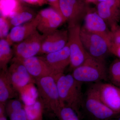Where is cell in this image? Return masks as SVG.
Returning <instances> with one entry per match:
<instances>
[{"label":"cell","instance_id":"cell-29","mask_svg":"<svg viewBox=\"0 0 120 120\" xmlns=\"http://www.w3.org/2000/svg\"><path fill=\"white\" fill-rule=\"evenodd\" d=\"M109 52L120 60V44L112 42L109 47Z\"/></svg>","mask_w":120,"mask_h":120},{"label":"cell","instance_id":"cell-34","mask_svg":"<svg viewBox=\"0 0 120 120\" xmlns=\"http://www.w3.org/2000/svg\"><path fill=\"white\" fill-rule=\"evenodd\" d=\"M87 2H97V0H86Z\"/></svg>","mask_w":120,"mask_h":120},{"label":"cell","instance_id":"cell-17","mask_svg":"<svg viewBox=\"0 0 120 120\" xmlns=\"http://www.w3.org/2000/svg\"><path fill=\"white\" fill-rule=\"evenodd\" d=\"M46 61L58 77L70 64V50L68 44L62 49L46 54L44 57Z\"/></svg>","mask_w":120,"mask_h":120},{"label":"cell","instance_id":"cell-22","mask_svg":"<svg viewBox=\"0 0 120 120\" xmlns=\"http://www.w3.org/2000/svg\"><path fill=\"white\" fill-rule=\"evenodd\" d=\"M24 109L27 120H42L44 105L41 102H34L31 105H26Z\"/></svg>","mask_w":120,"mask_h":120},{"label":"cell","instance_id":"cell-35","mask_svg":"<svg viewBox=\"0 0 120 120\" xmlns=\"http://www.w3.org/2000/svg\"><path fill=\"white\" fill-rule=\"evenodd\" d=\"M109 0H97V1L99 2H103V1H106Z\"/></svg>","mask_w":120,"mask_h":120},{"label":"cell","instance_id":"cell-7","mask_svg":"<svg viewBox=\"0 0 120 120\" xmlns=\"http://www.w3.org/2000/svg\"><path fill=\"white\" fill-rule=\"evenodd\" d=\"M45 35L37 30L27 38L13 45V50L16 60L22 62L24 60L36 56L41 52Z\"/></svg>","mask_w":120,"mask_h":120},{"label":"cell","instance_id":"cell-16","mask_svg":"<svg viewBox=\"0 0 120 120\" xmlns=\"http://www.w3.org/2000/svg\"><path fill=\"white\" fill-rule=\"evenodd\" d=\"M40 20V16L38 13L31 21L12 28L6 39L11 46L23 41L38 30Z\"/></svg>","mask_w":120,"mask_h":120},{"label":"cell","instance_id":"cell-26","mask_svg":"<svg viewBox=\"0 0 120 120\" xmlns=\"http://www.w3.org/2000/svg\"><path fill=\"white\" fill-rule=\"evenodd\" d=\"M24 107L22 102L17 99H11L7 102L5 105V111L8 116L17 110Z\"/></svg>","mask_w":120,"mask_h":120},{"label":"cell","instance_id":"cell-10","mask_svg":"<svg viewBox=\"0 0 120 120\" xmlns=\"http://www.w3.org/2000/svg\"><path fill=\"white\" fill-rule=\"evenodd\" d=\"M38 13L40 20L37 30L45 35L57 30L66 22L62 15L52 7L42 9Z\"/></svg>","mask_w":120,"mask_h":120},{"label":"cell","instance_id":"cell-9","mask_svg":"<svg viewBox=\"0 0 120 120\" xmlns=\"http://www.w3.org/2000/svg\"><path fill=\"white\" fill-rule=\"evenodd\" d=\"M8 69L9 76L14 88L20 92L30 84L35 83V80L30 75L22 61L12 58Z\"/></svg>","mask_w":120,"mask_h":120},{"label":"cell","instance_id":"cell-2","mask_svg":"<svg viewBox=\"0 0 120 120\" xmlns=\"http://www.w3.org/2000/svg\"><path fill=\"white\" fill-rule=\"evenodd\" d=\"M108 70L105 62L88 56L84 62L73 69L71 75L81 82H98L107 78Z\"/></svg>","mask_w":120,"mask_h":120},{"label":"cell","instance_id":"cell-15","mask_svg":"<svg viewBox=\"0 0 120 120\" xmlns=\"http://www.w3.org/2000/svg\"><path fill=\"white\" fill-rule=\"evenodd\" d=\"M97 12L110 28L120 20V1L109 0L99 2Z\"/></svg>","mask_w":120,"mask_h":120},{"label":"cell","instance_id":"cell-18","mask_svg":"<svg viewBox=\"0 0 120 120\" xmlns=\"http://www.w3.org/2000/svg\"><path fill=\"white\" fill-rule=\"evenodd\" d=\"M17 91L14 88L9 76L8 69L0 72V103L6 105L9 100L16 98Z\"/></svg>","mask_w":120,"mask_h":120},{"label":"cell","instance_id":"cell-3","mask_svg":"<svg viewBox=\"0 0 120 120\" xmlns=\"http://www.w3.org/2000/svg\"><path fill=\"white\" fill-rule=\"evenodd\" d=\"M35 83L44 107L55 114L62 106L56 79L51 76L42 77L35 79Z\"/></svg>","mask_w":120,"mask_h":120},{"label":"cell","instance_id":"cell-14","mask_svg":"<svg viewBox=\"0 0 120 120\" xmlns=\"http://www.w3.org/2000/svg\"><path fill=\"white\" fill-rule=\"evenodd\" d=\"M30 75L34 79L51 76L56 80L57 75L46 61L44 57L35 56L24 60L22 62Z\"/></svg>","mask_w":120,"mask_h":120},{"label":"cell","instance_id":"cell-11","mask_svg":"<svg viewBox=\"0 0 120 120\" xmlns=\"http://www.w3.org/2000/svg\"><path fill=\"white\" fill-rule=\"evenodd\" d=\"M102 101L114 112L120 113V88L111 83L94 84Z\"/></svg>","mask_w":120,"mask_h":120},{"label":"cell","instance_id":"cell-33","mask_svg":"<svg viewBox=\"0 0 120 120\" xmlns=\"http://www.w3.org/2000/svg\"><path fill=\"white\" fill-rule=\"evenodd\" d=\"M0 120H7V117L5 115L0 116Z\"/></svg>","mask_w":120,"mask_h":120},{"label":"cell","instance_id":"cell-27","mask_svg":"<svg viewBox=\"0 0 120 120\" xmlns=\"http://www.w3.org/2000/svg\"><path fill=\"white\" fill-rule=\"evenodd\" d=\"M8 117L10 120H27L26 113L24 107L13 112Z\"/></svg>","mask_w":120,"mask_h":120},{"label":"cell","instance_id":"cell-28","mask_svg":"<svg viewBox=\"0 0 120 120\" xmlns=\"http://www.w3.org/2000/svg\"><path fill=\"white\" fill-rule=\"evenodd\" d=\"M112 42L120 44V26L118 24L110 28Z\"/></svg>","mask_w":120,"mask_h":120},{"label":"cell","instance_id":"cell-6","mask_svg":"<svg viewBox=\"0 0 120 120\" xmlns=\"http://www.w3.org/2000/svg\"><path fill=\"white\" fill-rule=\"evenodd\" d=\"M84 104L87 112L97 120H109L119 114L102 101L94 85L87 90Z\"/></svg>","mask_w":120,"mask_h":120},{"label":"cell","instance_id":"cell-13","mask_svg":"<svg viewBox=\"0 0 120 120\" xmlns=\"http://www.w3.org/2000/svg\"><path fill=\"white\" fill-rule=\"evenodd\" d=\"M68 39V30L57 29L45 35L40 53L47 54L59 51L66 46Z\"/></svg>","mask_w":120,"mask_h":120},{"label":"cell","instance_id":"cell-24","mask_svg":"<svg viewBox=\"0 0 120 120\" xmlns=\"http://www.w3.org/2000/svg\"><path fill=\"white\" fill-rule=\"evenodd\" d=\"M54 115L59 120H80L77 113L72 108L67 106L60 107Z\"/></svg>","mask_w":120,"mask_h":120},{"label":"cell","instance_id":"cell-36","mask_svg":"<svg viewBox=\"0 0 120 120\" xmlns=\"http://www.w3.org/2000/svg\"></svg>","mask_w":120,"mask_h":120},{"label":"cell","instance_id":"cell-5","mask_svg":"<svg viewBox=\"0 0 120 120\" xmlns=\"http://www.w3.org/2000/svg\"><path fill=\"white\" fill-rule=\"evenodd\" d=\"M81 28L80 24L68 26V44L70 50V67L73 70L82 64L89 56L80 38Z\"/></svg>","mask_w":120,"mask_h":120},{"label":"cell","instance_id":"cell-19","mask_svg":"<svg viewBox=\"0 0 120 120\" xmlns=\"http://www.w3.org/2000/svg\"><path fill=\"white\" fill-rule=\"evenodd\" d=\"M37 14L32 9L24 5L14 16L8 18L11 29L31 21L36 17Z\"/></svg>","mask_w":120,"mask_h":120},{"label":"cell","instance_id":"cell-8","mask_svg":"<svg viewBox=\"0 0 120 120\" xmlns=\"http://www.w3.org/2000/svg\"><path fill=\"white\" fill-rule=\"evenodd\" d=\"M60 8L68 26L80 24L89 10L83 0H60Z\"/></svg>","mask_w":120,"mask_h":120},{"label":"cell","instance_id":"cell-1","mask_svg":"<svg viewBox=\"0 0 120 120\" xmlns=\"http://www.w3.org/2000/svg\"><path fill=\"white\" fill-rule=\"evenodd\" d=\"M56 81L62 106L71 107L80 117V110L84 103L82 91V83L74 79L71 74H63Z\"/></svg>","mask_w":120,"mask_h":120},{"label":"cell","instance_id":"cell-21","mask_svg":"<svg viewBox=\"0 0 120 120\" xmlns=\"http://www.w3.org/2000/svg\"><path fill=\"white\" fill-rule=\"evenodd\" d=\"M6 39L0 40V68L6 71L8 65L14 57L13 49Z\"/></svg>","mask_w":120,"mask_h":120},{"label":"cell","instance_id":"cell-4","mask_svg":"<svg viewBox=\"0 0 120 120\" xmlns=\"http://www.w3.org/2000/svg\"><path fill=\"white\" fill-rule=\"evenodd\" d=\"M80 36L84 49L88 54L95 59L105 62V58L110 53L107 42L103 37L88 31L81 27Z\"/></svg>","mask_w":120,"mask_h":120},{"label":"cell","instance_id":"cell-25","mask_svg":"<svg viewBox=\"0 0 120 120\" xmlns=\"http://www.w3.org/2000/svg\"><path fill=\"white\" fill-rule=\"evenodd\" d=\"M11 29L8 18L0 16V38L6 39Z\"/></svg>","mask_w":120,"mask_h":120},{"label":"cell","instance_id":"cell-12","mask_svg":"<svg viewBox=\"0 0 120 120\" xmlns=\"http://www.w3.org/2000/svg\"><path fill=\"white\" fill-rule=\"evenodd\" d=\"M84 19V23L83 26L88 31L103 37L109 47L112 42L110 29H109L107 24L97 12L89 10Z\"/></svg>","mask_w":120,"mask_h":120},{"label":"cell","instance_id":"cell-30","mask_svg":"<svg viewBox=\"0 0 120 120\" xmlns=\"http://www.w3.org/2000/svg\"><path fill=\"white\" fill-rule=\"evenodd\" d=\"M24 3L31 5L42 6L48 4L47 0H22Z\"/></svg>","mask_w":120,"mask_h":120},{"label":"cell","instance_id":"cell-20","mask_svg":"<svg viewBox=\"0 0 120 120\" xmlns=\"http://www.w3.org/2000/svg\"><path fill=\"white\" fill-rule=\"evenodd\" d=\"M22 0H0V16L8 18L13 17L24 5Z\"/></svg>","mask_w":120,"mask_h":120},{"label":"cell","instance_id":"cell-32","mask_svg":"<svg viewBox=\"0 0 120 120\" xmlns=\"http://www.w3.org/2000/svg\"><path fill=\"white\" fill-rule=\"evenodd\" d=\"M109 120H120V113L113 118Z\"/></svg>","mask_w":120,"mask_h":120},{"label":"cell","instance_id":"cell-23","mask_svg":"<svg viewBox=\"0 0 120 120\" xmlns=\"http://www.w3.org/2000/svg\"><path fill=\"white\" fill-rule=\"evenodd\" d=\"M107 78L111 83L120 88V60L117 58L110 65Z\"/></svg>","mask_w":120,"mask_h":120},{"label":"cell","instance_id":"cell-31","mask_svg":"<svg viewBox=\"0 0 120 120\" xmlns=\"http://www.w3.org/2000/svg\"><path fill=\"white\" fill-rule=\"evenodd\" d=\"M47 1L48 2V4L50 5L51 7L56 9L60 14L62 15L60 10V0H47Z\"/></svg>","mask_w":120,"mask_h":120}]
</instances>
